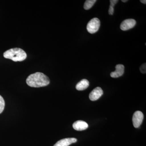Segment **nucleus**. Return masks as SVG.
<instances>
[{
	"label": "nucleus",
	"mask_w": 146,
	"mask_h": 146,
	"mask_svg": "<svg viewBox=\"0 0 146 146\" xmlns=\"http://www.w3.org/2000/svg\"><path fill=\"white\" fill-rule=\"evenodd\" d=\"M27 84L32 87H43L50 84L49 78L43 73L36 72L29 76L26 80Z\"/></svg>",
	"instance_id": "f257e3e1"
},
{
	"label": "nucleus",
	"mask_w": 146,
	"mask_h": 146,
	"mask_svg": "<svg viewBox=\"0 0 146 146\" xmlns=\"http://www.w3.org/2000/svg\"><path fill=\"white\" fill-rule=\"evenodd\" d=\"M3 56L6 58L17 62L23 61L26 59L27 54L23 50L16 48L6 51L3 53Z\"/></svg>",
	"instance_id": "f03ea898"
},
{
	"label": "nucleus",
	"mask_w": 146,
	"mask_h": 146,
	"mask_svg": "<svg viewBox=\"0 0 146 146\" xmlns=\"http://www.w3.org/2000/svg\"><path fill=\"white\" fill-rule=\"evenodd\" d=\"M100 21L99 19L95 18L89 21L86 27L87 31L91 34L96 33L99 29Z\"/></svg>",
	"instance_id": "7ed1b4c3"
},
{
	"label": "nucleus",
	"mask_w": 146,
	"mask_h": 146,
	"mask_svg": "<svg viewBox=\"0 0 146 146\" xmlns=\"http://www.w3.org/2000/svg\"><path fill=\"white\" fill-rule=\"evenodd\" d=\"M144 119V115L140 111H137L134 112L132 117V122L133 126L135 128H138L143 123Z\"/></svg>",
	"instance_id": "20e7f679"
},
{
	"label": "nucleus",
	"mask_w": 146,
	"mask_h": 146,
	"mask_svg": "<svg viewBox=\"0 0 146 146\" xmlns=\"http://www.w3.org/2000/svg\"><path fill=\"white\" fill-rule=\"evenodd\" d=\"M136 21L134 19H128L122 22L120 25L121 30L124 31L133 28L136 25Z\"/></svg>",
	"instance_id": "39448f33"
},
{
	"label": "nucleus",
	"mask_w": 146,
	"mask_h": 146,
	"mask_svg": "<svg viewBox=\"0 0 146 146\" xmlns=\"http://www.w3.org/2000/svg\"><path fill=\"white\" fill-rule=\"evenodd\" d=\"M103 94V91L101 88L97 87L94 89L89 94V98L93 101L98 100Z\"/></svg>",
	"instance_id": "423d86ee"
},
{
	"label": "nucleus",
	"mask_w": 146,
	"mask_h": 146,
	"mask_svg": "<svg viewBox=\"0 0 146 146\" xmlns=\"http://www.w3.org/2000/svg\"><path fill=\"white\" fill-rule=\"evenodd\" d=\"M115 72L110 74V76L113 78H117L123 74L124 73L125 67L122 64H118L115 67Z\"/></svg>",
	"instance_id": "0eeeda50"
},
{
	"label": "nucleus",
	"mask_w": 146,
	"mask_h": 146,
	"mask_svg": "<svg viewBox=\"0 0 146 146\" xmlns=\"http://www.w3.org/2000/svg\"><path fill=\"white\" fill-rule=\"evenodd\" d=\"M77 140L75 138H66L58 141L54 146H69L71 144L76 143Z\"/></svg>",
	"instance_id": "6e6552de"
},
{
	"label": "nucleus",
	"mask_w": 146,
	"mask_h": 146,
	"mask_svg": "<svg viewBox=\"0 0 146 146\" xmlns=\"http://www.w3.org/2000/svg\"><path fill=\"white\" fill-rule=\"evenodd\" d=\"M89 127L88 124L83 121H78L73 123V127L77 131H83Z\"/></svg>",
	"instance_id": "1a4fd4ad"
},
{
	"label": "nucleus",
	"mask_w": 146,
	"mask_h": 146,
	"mask_svg": "<svg viewBox=\"0 0 146 146\" xmlns=\"http://www.w3.org/2000/svg\"><path fill=\"white\" fill-rule=\"evenodd\" d=\"M89 82L87 80L82 79L78 83L76 86V88L78 91H83L89 87Z\"/></svg>",
	"instance_id": "9d476101"
},
{
	"label": "nucleus",
	"mask_w": 146,
	"mask_h": 146,
	"mask_svg": "<svg viewBox=\"0 0 146 146\" xmlns=\"http://www.w3.org/2000/svg\"><path fill=\"white\" fill-rule=\"evenodd\" d=\"M96 1V0H86L84 3V8L85 10L90 9L93 6Z\"/></svg>",
	"instance_id": "9b49d317"
},
{
	"label": "nucleus",
	"mask_w": 146,
	"mask_h": 146,
	"mask_svg": "<svg viewBox=\"0 0 146 146\" xmlns=\"http://www.w3.org/2000/svg\"><path fill=\"white\" fill-rule=\"evenodd\" d=\"M5 106V102L4 100L0 95V114H1L3 111Z\"/></svg>",
	"instance_id": "f8f14e48"
},
{
	"label": "nucleus",
	"mask_w": 146,
	"mask_h": 146,
	"mask_svg": "<svg viewBox=\"0 0 146 146\" xmlns=\"http://www.w3.org/2000/svg\"><path fill=\"white\" fill-rule=\"evenodd\" d=\"M140 71L142 74H146V63H144L143 64L140 68Z\"/></svg>",
	"instance_id": "ddd939ff"
},
{
	"label": "nucleus",
	"mask_w": 146,
	"mask_h": 146,
	"mask_svg": "<svg viewBox=\"0 0 146 146\" xmlns=\"http://www.w3.org/2000/svg\"><path fill=\"white\" fill-rule=\"evenodd\" d=\"M114 6L112 5H110L109 10H108V13L110 15H112L114 12Z\"/></svg>",
	"instance_id": "4468645a"
},
{
	"label": "nucleus",
	"mask_w": 146,
	"mask_h": 146,
	"mask_svg": "<svg viewBox=\"0 0 146 146\" xmlns=\"http://www.w3.org/2000/svg\"><path fill=\"white\" fill-rule=\"evenodd\" d=\"M110 5H113L115 6V5L118 2V0H110Z\"/></svg>",
	"instance_id": "2eb2a0df"
},
{
	"label": "nucleus",
	"mask_w": 146,
	"mask_h": 146,
	"mask_svg": "<svg viewBox=\"0 0 146 146\" xmlns=\"http://www.w3.org/2000/svg\"><path fill=\"white\" fill-rule=\"evenodd\" d=\"M140 1H141V3H143L144 4H146V0H141Z\"/></svg>",
	"instance_id": "dca6fc26"
},
{
	"label": "nucleus",
	"mask_w": 146,
	"mask_h": 146,
	"mask_svg": "<svg viewBox=\"0 0 146 146\" xmlns=\"http://www.w3.org/2000/svg\"><path fill=\"white\" fill-rule=\"evenodd\" d=\"M127 0H122V1L124 3L126 2H127Z\"/></svg>",
	"instance_id": "f3484780"
}]
</instances>
